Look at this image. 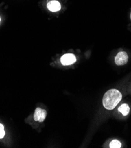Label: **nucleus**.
Here are the masks:
<instances>
[{
	"label": "nucleus",
	"mask_w": 131,
	"mask_h": 148,
	"mask_svg": "<svg viewBox=\"0 0 131 148\" xmlns=\"http://www.w3.org/2000/svg\"><path fill=\"white\" fill-rule=\"evenodd\" d=\"M47 7L51 12H57L61 10L62 6L60 3L56 1V0H52L47 4Z\"/></svg>",
	"instance_id": "5"
},
{
	"label": "nucleus",
	"mask_w": 131,
	"mask_h": 148,
	"mask_svg": "<svg viewBox=\"0 0 131 148\" xmlns=\"http://www.w3.org/2000/svg\"><path fill=\"white\" fill-rule=\"evenodd\" d=\"M5 134L4 126L2 124H0V139H3L4 137Z\"/></svg>",
	"instance_id": "8"
},
{
	"label": "nucleus",
	"mask_w": 131,
	"mask_h": 148,
	"mask_svg": "<svg viewBox=\"0 0 131 148\" xmlns=\"http://www.w3.org/2000/svg\"><path fill=\"white\" fill-rule=\"evenodd\" d=\"M122 98L121 93L116 89H110L104 95L102 103L104 108L108 110L113 109Z\"/></svg>",
	"instance_id": "1"
},
{
	"label": "nucleus",
	"mask_w": 131,
	"mask_h": 148,
	"mask_svg": "<svg viewBox=\"0 0 131 148\" xmlns=\"http://www.w3.org/2000/svg\"><path fill=\"white\" fill-rule=\"evenodd\" d=\"M110 148H120L121 147V143L118 140H113L110 143Z\"/></svg>",
	"instance_id": "7"
},
{
	"label": "nucleus",
	"mask_w": 131,
	"mask_h": 148,
	"mask_svg": "<svg viewBox=\"0 0 131 148\" xmlns=\"http://www.w3.org/2000/svg\"><path fill=\"white\" fill-rule=\"evenodd\" d=\"M128 62V55L125 51L119 52L116 56L115 62L116 65L123 66L126 64Z\"/></svg>",
	"instance_id": "2"
},
{
	"label": "nucleus",
	"mask_w": 131,
	"mask_h": 148,
	"mask_svg": "<svg viewBox=\"0 0 131 148\" xmlns=\"http://www.w3.org/2000/svg\"><path fill=\"white\" fill-rule=\"evenodd\" d=\"M60 62L63 65L69 66L74 64L76 62V58L73 54H66L61 57Z\"/></svg>",
	"instance_id": "3"
},
{
	"label": "nucleus",
	"mask_w": 131,
	"mask_h": 148,
	"mask_svg": "<svg viewBox=\"0 0 131 148\" xmlns=\"http://www.w3.org/2000/svg\"><path fill=\"white\" fill-rule=\"evenodd\" d=\"M130 20H131V12H130Z\"/></svg>",
	"instance_id": "9"
},
{
	"label": "nucleus",
	"mask_w": 131,
	"mask_h": 148,
	"mask_svg": "<svg viewBox=\"0 0 131 148\" xmlns=\"http://www.w3.org/2000/svg\"><path fill=\"white\" fill-rule=\"evenodd\" d=\"M0 21H1V18H0Z\"/></svg>",
	"instance_id": "10"
},
{
	"label": "nucleus",
	"mask_w": 131,
	"mask_h": 148,
	"mask_svg": "<svg viewBox=\"0 0 131 148\" xmlns=\"http://www.w3.org/2000/svg\"><path fill=\"white\" fill-rule=\"evenodd\" d=\"M47 116V112L45 110L38 108L36 109L34 114V119L36 121L42 122L45 120Z\"/></svg>",
	"instance_id": "4"
},
{
	"label": "nucleus",
	"mask_w": 131,
	"mask_h": 148,
	"mask_svg": "<svg viewBox=\"0 0 131 148\" xmlns=\"http://www.w3.org/2000/svg\"><path fill=\"white\" fill-rule=\"evenodd\" d=\"M118 111L121 112L123 114V116H126L129 114L130 112V108L128 105L123 104L119 106V108H118Z\"/></svg>",
	"instance_id": "6"
}]
</instances>
